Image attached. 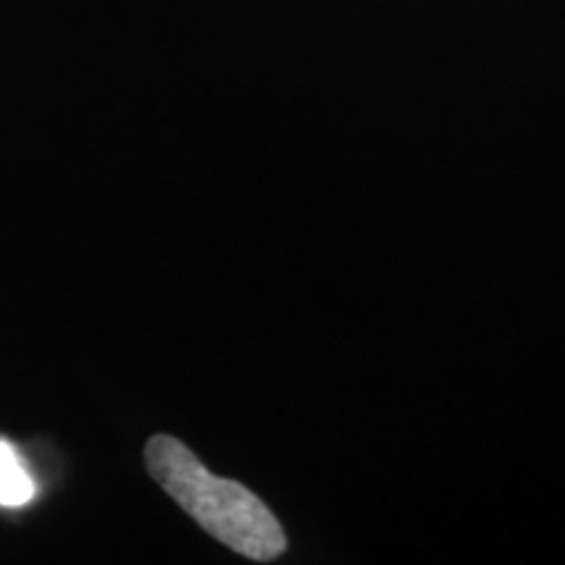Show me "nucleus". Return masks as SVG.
<instances>
[{"label": "nucleus", "mask_w": 565, "mask_h": 565, "mask_svg": "<svg viewBox=\"0 0 565 565\" xmlns=\"http://www.w3.org/2000/svg\"><path fill=\"white\" fill-rule=\"evenodd\" d=\"M34 494V482L11 445L0 443V505L19 508Z\"/></svg>", "instance_id": "obj_2"}, {"label": "nucleus", "mask_w": 565, "mask_h": 565, "mask_svg": "<svg viewBox=\"0 0 565 565\" xmlns=\"http://www.w3.org/2000/svg\"><path fill=\"white\" fill-rule=\"evenodd\" d=\"M145 463L154 482L233 553L257 563H273L286 553V532L270 505L244 484L212 475L181 440L171 435L150 437Z\"/></svg>", "instance_id": "obj_1"}]
</instances>
